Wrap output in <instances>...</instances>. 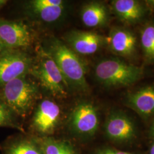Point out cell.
<instances>
[{
	"label": "cell",
	"mask_w": 154,
	"mask_h": 154,
	"mask_svg": "<svg viewBox=\"0 0 154 154\" xmlns=\"http://www.w3.org/2000/svg\"><path fill=\"white\" fill-rule=\"evenodd\" d=\"M137 38L131 30L125 27L111 28L107 37L106 45L117 56L132 59L137 53Z\"/></svg>",
	"instance_id": "11"
},
{
	"label": "cell",
	"mask_w": 154,
	"mask_h": 154,
	"mask_svg": "<svg viewBox=\"0 0 154 154\" xmlns=\"http://www.w3.org/2000/svg\"><path fill=\"white\" fill-rule=\"evenodd\" d=\"M80 16L85 26L102 28L106 26L110 21V10L102 2L90 1L83 5Z\"/></svg>",
	"instance_id": "15"
},
{
	"label": "cell",
	"mask_w": 154,
	"mask_h": 154,
	"mask_svg": "<svg viewBox=\"0 0 154 154\" xmlns=\"http://www.w3.org/2000/svg\"><path fill=\"white\" fill-rule=\"evenodd\" d=\"M4 154H43L38 138L22 137L9 143Z\"/></svg>",
	"instance_id": "16"
},
{
	"label": "cell",
	"mask_w": 154,
	"mask_h": 154,
	"mask_svg": "<svg viewBox=\"0 0 154 154\" xmlns=\"http://www.w3.org/2000/svg\"><path fill=\"white\" fill-rule=\"evenodd\" d=\"M149 154H154V144L151 147Z\"/></svg>",
	"instance_id": "25"
},
{
	"label": "cell",
	"mask_w": 154,
	"mask_h": 154,
	"mask_svg": "<svg viewBox=\"0 0 154 154\" xmlns=\"http://www.w3.org/2000/svg\"><path fill=\"white\" fill-rule=\"evenodd\" d=\"M125 103L144 118L154 115V85L146 86L127 94Z\"/></svg>",
	"instance_id": "14"
},
{
	"label": "cell",
	"mask_w": 154,
	"mask_h": 154,
	"mask_svg": "<svg viewBox=\"0 0 154 154\" xmlns=\"http://www.w3.org/2000/svg\"><path fill=\"white\" fill-rule=\"evenodd\" d=\"M95 154H133L126 151H120L111 147H102L98 149Z\"/></svg>",
	"instance_id": "20"
},
{
	"label": "cell",
	"mask_w": 154,
	"mask_h": 154,
	"mask_svg": "<svg viewBox=\"0 0 154 154\" xmlns=\"http://www.w3.org/2000/svg\"><path fill=\"white\" fill-rule=\"evenodd\" d=\"M67 3L63 0H32L25 4V11L39 22L54 23L66 15Z\"/></svg>",
	"instance_id": "8"
},
{
	"label": "cell",
	"mask_w": 154,
	"mask_h": 154,
	"mask_svg": "<svg viewBox=\"0 0 154 154\" xmlns=\"http://www.w3.org/2000/svg\"><path fill=\"white\" fill-rule=\"evenodd\" d=\"M30 128L38 138L51 137L60 126L62 111L54 100L45 98L34 109Z\"/></svg>",
	"instance_id": "5"
},
{
	"label": "cell",
	"mask_w": 154,
	"mask_h": 154,
	"mask_svg": "<svg viewBox=\"0 0 154 154\" xmlns=\"http://www.w3.org/2000/svg\"><path fill=\"white\" fill-rule=\"evenodd\" d=\"M64 42L79 56L92 55L106 45V37L94 32L74 30L65 35Z\"/></svg>",
	"instance_id": "10"
},
{
	"label": "cell",
	"mask_w": 154,
	"mask_h": 154,
	"mask_svg": "<svg viewBox=\"0 0 154 154\" xmlns=\"http://www.w3.org/2000/svg\"><path fill=\"white\" fill-rule=\"evenodd\" d=\"M146 3L149 4V5L152 6H154V1H146Z\"/></svg>",
	"instance_id": "24"
},
{
	"label": "cell",
	"mask_w": 154,
	"mask_h": 154,
	"mask_svg": "<svg viewBox=\"0 0 154 154\" xmlns=\"http://www.w3.org/2000/svg\"><path fill=\"white\" fill-rule=\"evenodd\" d=\"M6 49H8L6 48L5 46L2 42V41L0 39V55Z\"/></svg>",
	"instance_id": "21"
},
{
	"label": "cell",
	"mask_w": 154,
	"mask_h": 154,
	"mask_svg": "<svg viewBox=\"0 0 154 154\" xmlns=\"http://www.w3.org/2000/svg\"><path fill=\"white\" fill-rule=\"evenodd\" d=\"M111 8L118 19L128 25L141 22L147 13L144 4L138 0H114L111 2Z\"/></svg>",
	"instance_id": "13"
},
{
	"label": "cell",
	"mask_w": 154,
	"mask_h": 154,
	"mask_svg": "<svg viewBox=\"0 0 154 154\" xmlns=\"http://www.w3.org/2000/svg\"><path fill=\"white\" fill-rule=\"evenodd\" d=\"M140 42L144 60L154 64V21L147 22L141 28Z\"/></svg>",
	"instance_id": "18"
},
{
	"label": "cell",
	"mask_w": 154,
	"mask_h": 154,
	"mask_svg": "<svg viewBox=\"0 0 154 154\" xmlns=\"http://www.w3.org/2000/svg\"><path fill=\"white\" fill-rule=\"evenodd\" d=\"M32 58L22 50H5L0 55V88L18 77L30 74Z\"/></svg>",
	"instance_id": "7"
},
{
	"label": "cell",
	"mask_w": 154,
	"mask_h": 154,
	"mask_svg": "<svg viewBox=\"0 0 154 154\" xmlns=\"http://www.w3.org/2000/svg\"><path fill=\"white\" fill-rule=\"evenodd\" d=\"M150 135L154 138V121L153 122L151 127L150 128Z\"/></svg>",
	"instance_id": "22"
},
{
	"label": "cell",
	"mask_w": 154,
	"mask_h": 154,
	"mask_svg": "<svg viewBox=\"0 0 154 154\" xmlns=\"http://www.w3.org/2000/svg\"><path fill=\"white\" fill-rule=\"evenodd\" d=\"M30 74L53 97L65 98L69 93V84L53 58L43 47L40 46L37 50Z\"/></svg>",
	"instance_id": "4"
},
{
	"label": "cell",
	"mask_w": 154,
	"mask_h": 154,
	"mask_svg": "<svg viewBox=\"0 0 154 154\" xmlns=\"http://www.w3.org/2000/svg\"><path fill=\"white\" fill-rule=\"evenodd\" d=\"M18 77L1 88L0 100L17 116L26 118L33 111L39 96L38 85L28 78Z\"/></svg>",
	"instance_id": "3"
},
{
	"label": "cell",
	"mask_w": 154,
	"mask_h": 154,
	"mask_svg": "<svg viewBox=\"0 0 154 154\" xmlns=\"http://www.w3.org/2000/svg\"><path fill=\"white\" fill-rule=\"evenodd\" d=\"M0 39L7 49L20 50L32 45L34 33L23 22L0 20Z\"/></svg>",
	"instance_id": "9"
},
{
	"label": "cell",
	"mask_w": 154,
	"mask_h": 154,
	"mask_svg": "<svg viewBox=\"0 0 154 154\" xmlns=\"http://www.w3.org/2000/svg\"><path fill=\"white\" fill-rule=\"evenodd\" d=\"M43 154H78L70 142L51 137L38 138Z\"/></svg>",
	"instance_id": "17"
},
{
	"label": "cell",
	"mask_w": 154,
	"mask_h": 154,
	"mask_svg": "<svg viewBox=\"0 0 154 154\" xmlns=\"http://www.w3.org/2000/svg\"><path fill=\"white\" fill-rule=\"evenodd\" d=\"M98 110L88 100L77 102L69 116L68 128L71 133L80 138H90L97 131L99 126Z\"/></svg>",
	"instance_id": "6"
},
{
	"label": "cell",
	"mask_w": 154,
	"mask_h": 154,
	"mask_svg": "<svg viewBox=\"0 0 154 154\" xmlns=\"http://www.w3.org/2000/svg\"><path fill=\"white\" fill-rule=\"evenodd\" d=\"M60 68L70 89L85 93L90 89L87 68L80 56L60 39L51 37L44 47Z\"/></svg>",
	"instance_id": "1"
},
{
	"label": "cell",
	"mask_w": 154,
	"mask_h": 154,
	"mask_svg": "<svg viewBox=\"0 0 154 154\" xmlns=\"http://www.w3.org/2000/svg\"><path fill=\"white\" fill-rule=\"evenodd\" d=\"M105 132L111 140L117 142L131 140L136 135V127L131 119L119 111H112L105 124Z\"/></svg>",
	"instance_id": "12"
},
{
	"label": "cell",
	"mask_w": 154,
	"mask_h": 154,
	"mask_svg": "<svg viewBox=\"0 0 154 154\" xmlns=\"http://www.w3.org/2000/svg\"><path fill=\"white\" fill-rule=\"evenodd\" d=\"M7 2V1L6 0H0V9L5 5Z\"/></svg>",
	"instance_id": "23"
},
{
	"label": "cell",
	"mask_w": 154,
	"mask_h": 154,
	"mask_svg": "<svg viewBox=\"0 0 154 154\" xmlns=\"http://www.w3.org/2000/svg\"><path fill=\"white\" fill-rule=\"evenodd\" d=\"M94 75L103 87L119 88L138 82L144 75V69L121 58L110 57L102 59L96 63Z\"/></svg>",
	"instance_id": "2"
},
{
	"label": "cell",
	"mask_w": 154,
	"mask_h": 154,
	"mask_svg": "<svg viewBox=\"0 0 154 154\" xmlns=\"http://www.w3.org/2000/svg\"><path fill=\"white\" fill-rule=\"evenodd\" d=\"M16 116V114L0 100V127H9L23 132V129L18 122Z\"/></svg>",
	"instance_id": "19"
}]
</instances>
